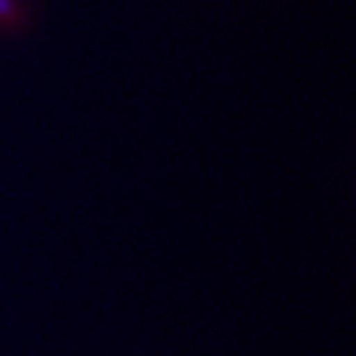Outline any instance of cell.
Segmentation results:
<instances>
[{
    "label": "cell",
    "instance_id": "obj_1",
    "mask_svg": "<svg viewBox=\"0 0 356 356\" xmlns=\"http://www.w3.org/2000/svg\"><path fill=\"white\" fill-rule=\"evenodd\" d=\"M13 16H16L13 0H0V19H13Z\"/></svg>",
    "mask_w": 356,
    "mask_h": 356
}]
</instances>
